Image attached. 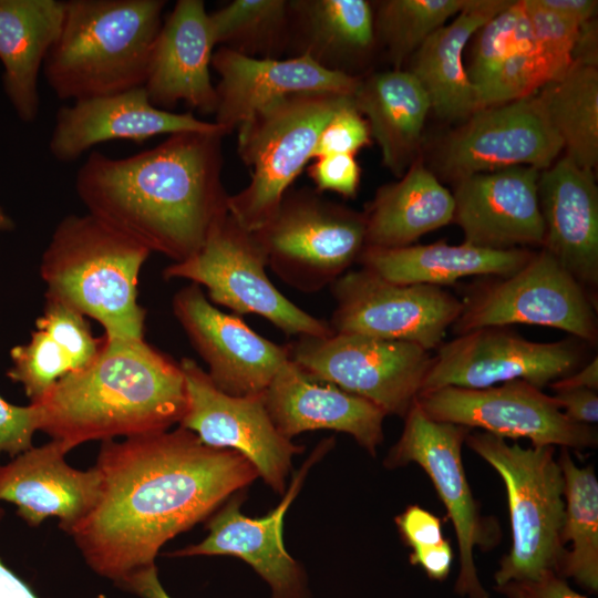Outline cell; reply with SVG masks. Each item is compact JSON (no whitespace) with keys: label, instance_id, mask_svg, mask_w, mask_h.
Segmentation results:
<instances>
[{"label":"cell","instance_id":"obj_38","mask_svg":"<svg viewBox=\"0 0 598 598\" xmlns=\"http://www.w3.org/2000/svg\"><path fill=\"white\" fill-rule=\"evenodd\" d=\"M528 28L523 0H519L512 1L506 9L481 25L473 34L471 59L465 68L477 96Z\"/></svg>","mask_w":598,"mask_h":598},{"label":"cell","instance_id":"obj_30","mask_svg":"<svg viewBox=\"0 0 598 598\" xmlns=\"http://www.w3.org/2000/svg\"><path fill=\"white\" fill-rule=\"evenodd\" d=\"M64 1L0 0L2 84L18 117L39 113L38 78L63 21Z\"/></svg>","mask_w":598,"mask_h":598},{"label":"cell","instance_id":"obj_2","mask_svg":"<svg viewBox=\"0 0 598 598\" xmlns=\"http://www.w3.org/2000/svg\"><path fill=\"white\" fill-rule=\"evenodd\" d=\"M223 131L168 135L124 158L92 152L75 176L87 213L146 247L183 261L228 214Z\"/></svg>","mask_w":598,"mask_h":598},{"label":"cell","instance_id":"obj_16","mask_svg":"<svg viewBox=\"0 0 598 598\" xmlns=\"http://www.w3.org/2000/svg\"><path fill=\"white\" fill-rule=\"evenodd\" d=\"M186 388V409L179 426L212 447L245 456L266 483L282 493L291 457L301 452L279 433L266 409L262 393L230 395L219 390L197 362H179Z\"/></svg>","mask_w":598,"mask_h":598},{"label":"cell","instance_id":"obj_11","mask_svg":"<svg viewBox=\"0 0 598 598\" xmlns=\"http://www.w3.org/2000/svg\"><path fill=\"white\" fill-rule=\"evenodd\" d=\"M287 349L289 359L310 378L402 417L421 393L432 362L430 351L419 344L354 333L301 336Z\"/></svg>","mask_w":598,"mask_h":598},{"label":"cell","instance_id":"obj_22","mask_svg":"<svg viewBox=\"0 0 598 598\" xmlns=\"http://www.w3.org/2000/svg\"><path fill=\"white\" fill-rule=\"evenodd\" d=\"M223 131L193 113H175L152 104L143 86L125 92L74 101L55 115L49 142L52 156L73 162L91 147L107 141L141 144L156 135Z\"/></svg>","mask_w":598,"mask_h":598},{"label":"cell","instance_id":"obj_6","mask_svg":"<svg viewBox=\"0 0 598 598\" xmlns=\"http://www.w3.org/2000/svg\"><path fill=\"white\" fill-rule=\"evenodd\" d=\"M466 445L502 478L508 499L512 546L494 574L496 586L557 573L565 547L564 476L555 446L522 447L486 432H471Z\"/></svg>","mask_w":598,"mask_h":598},{"label":"cell","instance_id":"obj_37","mask_svg":"<svg viewBox=\"0 0 598 598\" xmlns=\"http://www.w3.org/2000/svg\"><path fill=\"white\" fill-rule=\"evenodd\" d=\"M377 45L402 69L406 59L446 21L458 14L465 0H382L371 2Z\"/></svg>","mask_w":598,"mask_h":598},{"label":"cell","instance_id":"obj_1","mask_svg":"<svg viewBox=\"0 0 598 598\" xmlns=\"http://www.w3.org/2000/svg\"><path fill=\"white\" fill-rule=\"evenodd\" d=\"M95 467L97 502L70 535L87 565L121 586L258 476L240 453L205 445L182 426L104 441Z\"/></svg>","mask_w":598,"mask_h":598},{"label":"cell","instance_id":"obj_29","mask_svg":"<svg viewBox=\"0 0 598 598\" xmlns=\"http://www.w3.org/2000/svg\"><path fill=\"white\" fill-rule=\"evenodd\" d=\"M352 100L380 147L383 166L401 177L419 157L431 111L424 89L408 70L392 69L360 78Z\"/></svg>","mask_w":598,"mask_h":598},{"label":"cell","instance_id":"obj_4","mask_svg":"<svg viewBox=\"0 0 598 598\" xmlns=\"http://www.w3.org/2000/svg\"><path fill=\"white\" fill-rule=\"evenodd\" d=\"M165 0H69L43 74L61 100L141 87Z\"/></svg>","mask_w":598,"mask_h":598},{"label":"cell","instance_id":"obj_35","mask_svg":"<svg viewBox=\"0 0 598 598\" xmlns=\"http://www.w3.org/2000/svg\"><path fill=\"white\" fill-rule=\"evenodd\" d=\"M564 476L565 512L560 533L565 550L557 574L598 590V480L591 466L580 467L568 448L558 458Z\"/></svg>","mask_w":598,"mask_h":598},{"label":"cell","instance_id":"obj_9","mask_svg":"<svg viewBox=\"0 0 598 598\" xmlns=\"http://www.w3.org/2000/svg\"><path fill=\"white\" fill-rule=\"evenodd\" d=\"M451 327L455 336L485 327L543 326L587 346L598 342L597 298L545 249L517 271L484 277L468 287Z\"/></svg>","mask_w":598,"mask_h":598},{"label":"cell","instance_id":"obj_52","mask_svg":"<svg viewBox=\"0 0 598 598\" xmlns=\"http://www.w3.org/2000/svg\"><path fill=\"white\" fill-rule=\"evenodd\" d=\"M14 228V223L11 217L0 206V231H7Z\"/></svg>","mask_w":598,"mask_h":598},{"label":"cell","instance_id":"obj_51","mask_svg":"<svg viewBox=\"0 0 598 598\" xmlns=\"http://www.w3.org/2000/svg\"><path fill=\"white\" fill-rule=\"evenodd\" d=\"M3 511L0 508V518ZM0 598H37L29 586L0 559Z\"/></svg>","mask_w":598,"mask_h":598},{"label":"cell","instance_id":"obj_31","mask_svg":"<svg viewBox=\"0 0 598 598\" xmlns=\"http://www.w3.org/2000/svg\"><path fill=\"white\" fill-rule=\"evenodd\" d=\"M103 342L104 337L93 336L86 317L45 299L30 340L10 350L7 377L21 384L30 403H35L56 381L89 365Z\"/></svg>","mask_w":598,"mask_h":598},{"label":"cell","instance_id":"obj_7","mask_svg":"<svg viewBox=\"0 0 598 598\" xmlns=\"http://www.w3.org/2000/svg\"><path fill=\"white\" fill-rule=\"evenodd\" d=\"M352 95L303 93L258 111L238 127L237 152L250 171L246 187L228 196L229 214L247 230L264 226L312 158L318 136Z\"/></svg>","mask_w":598,"mask_h":598},{"label":"cell","instance_id":"obj_17","mask_svg":"<svg viewBox=\"0 0 598 598\" xmlns=\"http://www.w3.org/2000/svg\"><path fill=\"white\" fill-rule=\"evenodd\" d=\"M563 143L532 96L481 107L448 134L439 154L443 177L457 181L515 166L548 168Z\"/></svg>","mask_w":598,"mask_h":598},{"label":"cell","instance_id":"obj_26","mask_svg":"<svg viewBox=\"0 0 598 598\" xmlns=\"http://www.w3.org/2000/svg\"><path fill=\"white\" fill-rule=\"evenodd\" d=\"M281 435L333 430L351 435L371 455L383 442L384 411L372 402L306 374L288 359L262 393Z\"/></svg>","mask_w":598,"mask_h":598},{"label":"cell","instance_id":"obj_43","mask_svg":"<svg viewBox=\"0 0 598 598\" xmlns=\"http://www.w3.org/2000/svg\"><path fill=\"white\" fill-rule=\"evenodd\" d=\"M395 524L412 553L432 549L445 540L442 520L417 505L406 507L395 517Z\"/></svg>","mask_w":598,"mask_h":598},{"label":"cell","instance_id":"obj_36","mask_svg":"<svg viewBox=\"0 0 598 598\" xmlns=\"http://www.w3.org/2000/svg\"><path fill=\"white\" fill-rule=\"evenodd\" d=\"M208 17L216 47L256 59L288 52L289 0H234Z\"/></svg>","mask_w":598,"mask_h":598},{"label":"cell","instance_id":"obj_3","mask_svg":"<svg viewBox=\"0 0 598 598\" xmlns=\"http://www.w3.org/2000/svg\"><path fill=\"white\" fill-rule=\"evenodd\" d=\"M104 337V336H103ZM39 431L70 451L168 430L186 409L181 364L145 340L104 337L96 358L56 381L35 403Z\"/></svg>","mask_w":598,"mask_h":598},{"label":"cell","instance_id":"obj_50","mask_svg":"<svg viewBox=\"0 0 598 598\" xmlns=\"http://www.w3.org/2000/svg\"><path fill=\"white\" fill-rule=\"evenodd\" d=\"M123 587L137 594L142 598H172L162 587L155 566L134 575L123 585Z\"/></svg>","mask_w":598,"mask_h":598},{"label":"cell","instance_id":"obj_15","mask_svg":"<svg viewBox=\"0 0 598 598\" xmlns=\"http://www.w3.org/2000/svg\"><path fill=\"white\" fill-rule=\"evenodd\" d=\"M415 403L434 421L481 429L502 439H527L533 446L584 450L597 445L592 426L570 421L553 396L523 380L484 389L424 391Z\"/></svg>","mask_w":598,"mask_h":598},{"label":"cell","instance_id":"obj_25","mask_svg":"<svg viewBox=\"0 0 598 598\" xmlns=\"http://www.w3.org/2000/svg\"><path fill=\"white\" fill-rule=\"evenodd\" d=\"M69 452L62 442L51 440L0 464V501L14 504L30 526L58 517L70 534L96 504L101 475L95 466L87 471L70 466L64 458Z\"/></svg>","mask_w":598,"mask_h":598},{"label":"cell","instance_id":"obj_12","mask_svg":"<svg viewBox=\"0 0 598 598\" xmlns=\"http://www.w3.org/2000/svg\"><path fill=\"white\" fill-rule=\"evenodd\" d=\"M470 431L430 419L414 402L384 463L390 468L415 463L427 474L456 535L460 570L455 592L467 598H491L478 578L474 549L493 548L499 539V528L494 519L481 514L465 474L462 445Z\"/></svg>","mask_w":598,"mask_h":598},{"label":"cell","instance_id":"obj_21","mask_svg":"<svg viewBox=\"0 0 598 598\" xmlns=\"http://www.w3.org/2000/svg\"><path fill=\"white\" fill-rule=\"evenodd\" d=\"M332 439L323 441L295 474L279 505L260 518L240 512L241 499L231 498L207 527L208 536L196 545L171 553L174 557L229 555L249 564L270 586L271 598H308L305 575L287 553L282 539L286 512L297 496L308 470L327 452Z\"/></svg>","mask_w":598,"mask_h":598},{"label":"cell","instance_id":"obj_19","mask_svg":"<svg viewBox=\"0 0 598 598\" xmlns=\"http://www.w3.org/2000/svg\"><path fill=\"white\" fill-rule=\"evenodd\" d=\"M540 169L515 166L455 183L453 221L464 243L493 250L542 249L545 227L537 182Z\"/></svg>","mask_w":598,"mask_h":598},{"label":"cell","instance_id":"obj_34","mask_svg":"<svg viewBox=\"0 0 598 598\" xmlns=\"http://www.w3.org/2000/svg\"><path fill=\"white\" fill-rule=\"evenodd\" d=\"M535 96L560 138L565 156L594 171L598 163V69L573 63Z\"/></svg>","mask_w":598,"mask_h":598},{"label":"cell","instance_id":"obj_48","mask_svg":"<svg viewBox=\"0 0 598 598\" xmlns=\"http://www.w3.org/2000/svg\"><path fill=\"white\" fill-rule=\"evenodd\" d=\"M538 7L576 22L578 25L594 19L596 0H533Z\"/></svg>","mask_w":598,"mask_h":598},{"label":"cell","instance_id":"obj_28","mask_svg":"<svg viewBox=\"0 0 598 598\" xmlns=\"http://www.w3.org/2000/svg\"><path fill=\"white\" fill-rule=\"evenodd\" d=\"M511 3L512 0H465L453 21L435 30L413 53L408 71L420 82L431 110L440 118L463 122L480 109L464 51L476 30Z\"/></svg>","mask_w":598,"mask_h":598},{"label":"cell","instance_id":"obj_13","mask_svg":"<svg viewBox=\"0 0 598 598\" xmlns=\"http://www.w3.org/2000/svg\"><path fill=\"white\" fill-rule=\"evenodd\" d=\"M336 307L329 324L336 333L399 340L437 349L462 310L443 287L391 282L361 267L330 286Z\"/></svg>","mask_w":598,"mask_h":598},{"label":"cell","instance_id":"obj_44","mask_svg":"<svg viewBox=\"0 0 598 598\" xmlns=\"http://www.w3.org/2000/svg\"><path fill=\"white\" fill-rule=\"evenodd\" d=\"M495 590L506 598H588L576 592L557 573L549 570L536 579L513 580Z\"/></svg>","mask_w":598,"mask_h":598},{"label":"cell","instance_id":"obj_18","mask_svg":"<svg viewBox=\"0 0 598 598\" xmlns=\"http://www.w3.org/2000/svg\"><path fill=\"white\" fill-rule=\"evenodd\" d=\"M173 312L206 363L213 383L230 395L260 394L289 359L287 346L254 331L237 315L216 308L190 282L173 297Z\"/></svg>","mask_w":598,"mask_h":598},{"label":"cell","instance_id":"obj_39","mask_svg":"<svg viewBox=\"0 0 598 598\" xmlns=\"http://www.w3.org/2000/svg\"><path fill=\"white\" fill-rule=\"evenodd\" d=\"M536 48L550 81L561 78L573 64L571 51L579 25L566 18L523 0ZM549 81V82H550Z\"/></svg>","mask_w":598,"mask_h":598},{"label":"cell","instance_id":"obj_45","mask_svg":"<svg viewBox=\"0 0 598 598\" xmlns=\"http://www.w3.org/2000/svg\"><path fill=\"white\" fill-rule=\"evenodd\" d=\"M557 406L573 422L592 426L598 421V394L590 389L555 392Z\"/></svg>","mask_w":598,"mask_h":598},{"label":"cell","instance_id":"obj_10","mask_svg":"<svg viewBox=\"0 0 598 598\" xmlns=\"http://www.w3.org/2000/svg\"><path fill=\"white\" fill-rule=\"evenodd\" d=\"M267 258L254 234L228 212L192 257L172 262L165 279H186L207 290L208 300L236 315H257L289 336L327 337L333 333L321 320L290 301L271 282Z\"/></svg>","mask_w":598,"mask_h":598},{"label":"cell","instance_id":"obj_5","mask_svg":"<svg viewBox=\"0 0 598 598\" xmlns=\"http://www.w3.org/2000/svg\"><path fill=\"white\" fill-rule=\"evenodd\" d=\"M151 251L91 214L68 215L43 251L45 299L95 319L110 340H143L140 272Z\"/></svg>","mask_w":598,"mask_h":598},{"label":"cell","instance_id":"obj_33","mask_svg":"<svg viewBox=\"0 0 598 598\" xmlns=\"http://www.w3.org/2000/svg\"><path fill=\"white\" fill-rule=\"evenodd\" d=\"M535 250H493L445 241L393 249L365 248L359 264L395 283L443 287L466 277H504L522 268Z\"/></svg>","mask_w":598,"mask_h":598},{"label":"cell","instance_id":"obj_8","mask_svg":"<svg viewBox=\"0 0 598 598\" xmlns=\"http://www.w3.org/2000/svg\"><path fill=\"white\" fill-rule=\"evenodd\" d=\"M251 233L274 274L306 293L330 287L365 249L363 213L308 187L288 189L271 218Z\"/></svg>","mask_w":598,"mask_h":598},{"label":"cell","instance_id":"obj_14","mask_svg":"<svg viewBox=\"0 0 598 598\" xmlns=\"http://www.w3.org/2000/svg\"><path fill=\"white\" fill-rule=\"evenodd\" d=\"M586 346L576 338L538 342L508 327L478 328L436 349L421 392L484 389L514 380L543 390L581 367Z\"/></svg>","mask_w":598,"mask_h":598},{"label":"cell","instance_id":"obj_24","mask_svg":"<svg viewBox=\"0 0 598 598\" xmlns=\"http://www.w3.org/2000/svg\"><path fill=\"white\" fill-rule=\"evenodd\" d=\"M537 193L545 227L542 249L597 298L598 187L594 171L564 155L540 171Z\"/></svg>","mask_w":598,"mask_h":598},{"label":"cell","instance_id":"obj_46","mask_svg":"<svg viewBox=\"0 0 598 598\" xmlns=\"http://www.w3.org/2000/svg\"><path fill=\"white\" fill-rule=\"evenodd\" d=\"M410 563L420 566L429 578L444 580L448 576L453 563L451 544L445 539L432 549L411 553Z\"/></svg>","mask_w":598,"mask_h":598},{"label":"cell","instance_id":"obj_27","mask_svg":"<svg viewBox=\"0 0 598 598\" xmlns=\"http://www.w3.org/2000/svg\"><path fill=\"white\" fill-rule=\"evenodd\" d=\"M289 56L305 55L351 78L378 48L372 3L367 0H289Z\"/></svg>","mask_w":598,"mask_h":598},{"label":"cell","instance_id":"obj_42","mask_svg":"<svg viewBox=\"0 0 598 598\" xmlns=\"http://www.w3.org/2000/svg\"><path fill=\"white\" fill-rule=\"evenodd\" d=\"M39 424L40 412L35 404L14 405L0 395V454L16 457L31 448Z\"/></svg>","mask_w":598,"mask_h":598},{"label":"cell","instance_id":"obj_23","mask_svg":"<svg viewBox=\"0 0 598 598\" xmlns=\"http://www.w3.org/2000/svg\"><path fill=\"white\" fill-rule=\"evenodd\" d=\"M215 42L203 0H178L153 43L145 89L152 104L172 111L184 102L203 114L217 105L209 69Z\"/></svg>","mask_w":598,"mask_h":598},{"label":"cell","instance_id":"obj_49","mask_svg":"<svg viewBox=\"0 0 598 598\" xmlns=\"http://www.w3.org/2000/svg\"><path fill=\"white\" fill-rule=\"evenodd\" d=\"M555 392L590 389L598 390V358H592L588 363L573 373L564 377L549 385Z\"/></svg>","mask_w":598,"mask_h":598},{"label":"cell","instance_id":"obj_40","mask_svg":"<svg viewBox=\"0 0 598 598\" xmlns=\"http://www.w3.org/2000/svg\"><path fill=\"white\" fill-rule=\"evenodd\" d=\"M371 142L369 125L357 110L351 97L321 130L312 152V158L332 154L355 155Z\"/></svg>","mask_w":598,"mask_h":598},{"label":"cell","instance_id":"obj_20","mask_svg":"<svg viewBox=\"0 0 598 598\" xmlns=\"http://www.w3.org/2000/svg\"><path fill=\"white\" fill-rule=\"evenodd\" d=\"M212 68L219 75L214 123L226 135L281 99L323 92L352 95L360 80L328 71L305 55L256 59L221 47L214 51Z\"/></svg>","mask_w":598,"mask_h":598},{"label":"cell","instance_id":"obj_32","mask_svg":"<svg viewBox=\"0 0 598 598\" xmlns=\"http://www.w3.org/2000/svg\"><path fill=\"white\" fill-rule=\"evenodd\" d=\"M362 213L365 248H401L452 223L454 198L417 157L398 182L378 188Z\"/></svg>","mask_w":598,"mask_h":598},{"label":"cell","instance_id":"obj_41","mask_svg":"<svg viewBox=\"0 0 598 598\" xmlns=\"http://www.w3.org/2000/svg\"><path fill=\"white\" fill-rule=\"evenodd\" d=\"M308 175L319 193L332 192L346 198L355 197L361 168L350 154H332L315 158Z\"/></svg>","mask_w":598,"mask_h":598},{"label":"cell","instance_id":"obj_47","mask_svg":"<svg viewBox=\"0 0 598 598\" xmlns=\"http://www.w3.org/2000/svg\"><path fill=\"white\" fill-rule=\"evenodd\" d=\"M571 62L598 66V28L595 18L579 25L571 51Z\"/></svg>","mask_w":598,"mask_h":598}]
</instances>
